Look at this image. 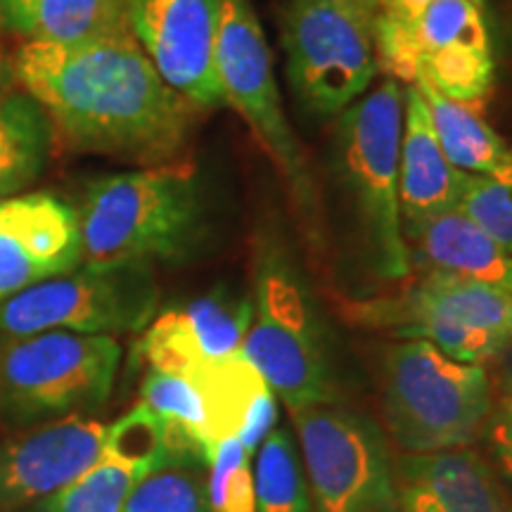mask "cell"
Returning <instances> with one entry per match:
<instances>
[{
    "label": "cell",
    "instance_id": "24",
    "mask_svg": "<svg viewBox=\"0 0 512 512\" xmlns=\"http://www.w3.org/2000/svg\"><path fill=\"white\" fill-rule=\"evenodd\" d=\"M430 110L441 150L458 171L472 176H491L508 164L512 147L498 136L470 105L444 98L427 83H413Z\"/></svg>",
    "mask_w": 512,
    "mask_h": 512
},
{
    "label": "cell",
    "instance_id": "19",
    "mask_svg": "<svg viewBox=\"0 0 512 512\" xmlns=\"http://www.w3.org/2000/svg\"><path fill=\"white\" fill-rule=\"evenodd\" d=\"M200 389L209 420V441L238 437L249 453L259 451L278 418V396L249 358L242 354L216 358L190 375Z\"/></svg>",
    "mask_w": 512,
    "mask_h": 512
},
{
    "label": "cell",
    "instance_id": "17",
    "mask_svg": "<svg viewBox=\"0 0 512 512\" xmlns=\"http://www.w3.org/2000/svg\"><path fill=\"white\" fill-rule=\"evenodd\" d=\"M252 297L214 292L195 302L159 313L138 342L150 370L190 375L204 363L238 354L252 325Z\"/></svg>",
    "mask_w": 512,
    "mask_h": 512
},
{
    "label": "cell",
    "instance_id": "30",
    "mask_svg": "<svg viewBox=\"0 0 512 512\" xmlns=\"http://www.w3.org/2000/svg\"><path fill=\"white\" fill-rule=\"evenodd\" d=\"M486 437H489V448L496 465L512 482V375L505 377L496 399L491 401Z\"/></svg>",
    "mask_w": 512,
    "mask_h": 512
},
{
    "label": "cell",
    "instance_id": "25",
    "mask_svg": "<svg viewBox=\"0 0 512 512\" xmlns=\"http://www.w3.org/2000/svg\"><path fill=\"white\" fill-rule=\"evenodd\" d=\"M256 512H313L304 465L285 430H275L256 451Z\"/></svg>",
    "mask_w": 512,
    "mask_h": 512
},
{
    "label": "cell",
    "instance_id": "22",
    "mask_svg": "<svg viewBox=\"0 0 512 512\" xmlns=\"http://www.w3.org/2000/svg\"><path fill=\"white\" fill-rule=\"evenodd\" d=\"M0 24L27 43L60 46L133 36L126 0H0Z\"/></svg>",
    "mask_w": 512,
    "mask_h": 512
},
{
    "label": "cell",
    "instance_id": "31",
    "mask_svg": "<svg viewBox=\"0 0 512 512\" xmlns=\"http://www.w3.org/2000/svg\"><path fill=\"white\" fill-rule=\"evenodd\" d=\"M8 207H10V197H3V200H0V223L5 221V214H8Z\"/></svg>",
    "mask_w": 512,
    "mask_h": 512
},
{
    "label": "cell",
    "instance_id": "11",
    "mask_svg": "<svg viewBox=\"0 0 512 512\" xmlns=\"http://www.w3.org/2000/svg\"><path fill=\"white\" fill-rule=\"evenodd\" d=\"M292 418L313 512H401L396 467L373 420L335 403Z\"/></svg>",
    "mask_w": 512,
    "mask_h": 512
},
{
    "label": "cell",
    "instance_id": "10",
    "mask_svg": "<svg viewBox=\"0 0 512 512\" xmlns=\"http://www.w3.org/2000/svg\"><path fill=\"white\" fill-rule=\"evenodd\" d=\"M152 266H79L0 302V335L64 330L79 335L143 332L157 316Z\"/></svg>",
    "mask_w": 512,
    "mask_h": 512
},
{
    "label": "cell",
    "instance_id": "32",
    "mask_svg": "<svg viewBox=\"0 0 512 512\" xmlns=\"http://www.w3.org/2000/svg\"><path fill=\"white\" fill-rule=\"evenodd\" d=\"M3 79H5V62H3V55H0V86H3Z\"/></svg>",
    "mask_w": 512,
    "mask_h": 512
},
{
    "label": "cell",
    "instance_id": "29",
    "mask_svg": "<svg viewBox=\"0 0 512 512\" xmlns=\"http://www.w3.org/2000/svg\"><path fill=\"white\" fill-rule=\"evenodd\" d=\"M432 0H382L375 19L377 64L389 79L403 83V60H406L408 36L422 10Z\"/></svg>",
    "mask_w": 512,
    "mask_h": 512
},
{
    "label": "cell",
    "instance_id": "28",
    "mask_svg": "<svg viewBox=\"0 0 512 512\" xmlns=\"http://www.w3.org/2000/svg\"><path fill=\"white\" fill-rule=\"evenodd\" d=\"M252 458L238 437L221 441L209 460V512H256Z\"/></svg>",
    "mask_w": 512,
    "mask_h": 512
},
{
    "label": "cell",
    "instance_id": "12",
    "mask_svg": "<svg viewBox=\"0 0 512 512\" xmlns=\"http://www.w3.org/2000/svg\"><path fill=\"white\" fill-rule=\"evenodd\" d=\"M496 76L484 0H432L408 36L403 86L427 83L460 105H479Z\"/></svg>",
    "mask_w": 512,
    "mask_h": 512
},
{
    "label": "cell",
    "instance_id": "14",
    "mask_svg": "<svg viewBox=\"0 0 512 512\" xmlns=\"http://www.w3.org/2000/svg\"><path fill=\"white\" fill-rule=\"evenodd\" d=\"M107 425L81 415L50 420L0 446V512L43 503L98 463Z\"/></svg>",
    "mask_w": 512,
    "mask_h": 512
},
{
    "label": "cell",
    "instance_id": "27",
    "mask_svg": "<svg viewBox=\"0 0 512 512\" xmlns=\"http://www.w3.org/2000/svg\"><path fill=\"white\" fill-rule=\"evenodd\" d=\"M458 209L467 219L512 254V155L503 169L491 176L465 174Z\"/></svg>",
    "mask_w": 512,
    "mask_h": 512
},
{
    "label": "cell",
    "instance_id": "2",
    "mask_svg": "<svg viewBox=\"0 0 512 512\" xmlns=\"http://www.w3.org/2000/svg\"><path fill=\"white\" fill-rule=\"evenodd\" d=\"M403 91L387 76L339 114L332 136V176L368 271L384 283H401L413 268L399 202Z\"/></svg>",
    "mask_w": 512,
    "mask_h": 512
},
{
    "label": "cell",
    "instance_id": "8",
    "mask_svg": "<svg viewBox=\"0 0 512 512\" xmlns=\"http://www.w3.org/2000/svg\"><path fill=\"white\" fill-rule=\"evenodd\" d=\"M349 316L477 366L512 347V294L451 273L422 271L396 294L354 302Z\"/></svg>",
    "mask_w": 512,
    "mask_h": 512
},
{
    "label": "cell",
    "instance_id": "5",
    "mask_svg": "<svg viewBox=\"0 0 512 512\" xmlns=\"http://www.w3.org/2000/svg\"><path fill=\"white\" fill-rule=\"evenodd\" d=\"M382 0H287V81L313 119H337L373 86L380 64L375 19Z\"/></svg>",
    "mask_w": 512,
    "mask_h": 512
},
{
    "label": "cell",
    "instance_id": "7",
    "mask_svg": "<svg viewBox=\"0 0 512 512\" xmlns=\"http://www.w3.org/2000/svg\"><path fill=\"white\" fill-rule=\"evenodd\" d=\"M252 302L242 354L259 368L275 396L290 413L335 401L316 309L297 268L271 242L256 259Z\"/></svg>",
    "mask_w": 512,
    "mask_h": 512
},
{
    "label": "cell",
    "instance_id": "20",
    "mask_svg": "<svg viewBox=\"0 0 512 512\" xmlns=\"http://www.w3.org/2000/svg\"><path fill=\"white\" fill-rule=\"evenodd\" d=\"M403 93L406 105L399 150V202L406 233L444 211L458 209L465 174L448 162L441 150L422 93L413 83H408Z\"/></svg>",
    "mask_w": 512,
    "mask_h": 512
},
{
    "label": "cell",
    "instance_id": "3",
    "mask_svg": "<svg viewBox=\"0 0 512 512\" xmlns=\"http://www.w3.org/2000/svg\"><path fill=\"white\" fill-rule=\"evenodd\" d=\"M76 216L81 266H152L200 240L202 190L188 166H145L93 181Z\"/></svg>",
    "mask_w": 512,
    "mask_h": 512
},
{
    "label": "cell",
    "instance_id": "6",
    "mask_svg": "<svg viewBox=\"0 0 512 512\" xmlns=\"http://www.w3.org/2000/svg\"><path fill=\"white\" fill-rule=\"evenodd\" d=\"M121 358L110 335L48 330L0 344V418L34 425L98 411Z\"/></svg>",
    "mask_w": 512,
    "mask_h": 512
},
{
    "label": "cell",
    "instance_id": "15",
    "mask_svg": "<svg viewBox=\"0 0 512 512\" xmlns=\"http://www.w3.org/2000/svg\"><path fill=\"white\" fill-rule=\"evenodd\" d=\"M79 266L76 211L46 192L12 195L0 223V302Z\"/></svg>",
    "mask_w": 512,
    "mask_h": 512
},
{
    "label": "cell",
    "instance_id": "21",
    "mask_svg": "<svg viewBox=\"0 0 512 512\" xmlns=\"http://www.w3.org/2000/svg\"><path fill=\"white\" fill-rule=\"evenodd\" d=\"M411 266L451 273L512 294V254L491 240L460 209L444 211L406 230Z\"/></svg>",
    "mask_w": 512,
    "mask_h": 512
},
{
    "label": "cell",
    "instance_id": "26",
    "mask_svg": "<svg viewBox=\"0 0 512 512\" xmlns=\"http://www.w3.org/2000/svg\"><path fill=\"white\" fill-rule=\"evenodd\" d=\"M121 512H209L207 479L197 465L164 467L136 486Z\"/></svg>",
    "mask_w": 512,
    "mask_h": 512
},
{
    "label": "cell",
    "instance_id": "9",
    "mask_svg": "<svg viewBox=\"0 0 512 512\" xmlns=\"http://www.w3.org/2000/svg\"><path fill=\"white\" fill-rule=\"evenodd\" d=\"M216 72L226 105L247 121L273 164L290 185L294 207L318 240V200L302 145L287 124L275 83L271 50L249 0H221V27L216 41Z\"/></svg>",
    "mask_w": 512,
    "mask_h": 512
},
{
    "label": "cell",
    "instance_id": "16",
    "mask_svg": "<svg viewBox=\"0 0 512 512\" xmlns=\"http://www.w3.org/2000/svg\"><path fill=\"white\" fill-rule=\"evenodd\" d=\"M169 465L157 415L138 403L107 427L105 448L93 467L38 503L36 512H121L136 486Z\"/></svg>",
    "mask_w": 512,
    "mask_h": 512
},
{
    "label": "cell",
    "instance_id": "1",
    "mask_svg": "<svg viewBox=\"0 0 512 512\" xmlns=\"http://www.w3.org/2000/svg\"><path fill=\"white\" fill-rule=\"evenodd\" d=\"M15 76L55 136L79 152L162 166L190 138L197 107L159 76L133 36L79 46L24 43Z\"/></svg>",
    "mask_w": 512,
    "mask_h": 512
},
{
    "label": "cell",
    "instance_id": "4",
    "mask_svg": "<svg viewBox=\"0 0 512 512\" xmlns=\"http://www.w3.org/2000/svg\"><path fill=\"white\" fill-rule=\"evenodd\" d=\"M489 375L420 339L392 344L382 358V411L389 434L408 453L467 448L491 413Z\"/></svg>",
    "mask_w": 512,
    "mask_h": 512
},
{
    "label": "cell",
    "instance_id": "13",
    "mask_svg": "<svg viewBox=\"0 0 512 512\" xmlns=\"http://www.w3.org/2000/svg\"><path fill=\"white\" fill-rule=\"evenodd\" d=\"M131 34L159 76L197 110L226 105L216 72L221 0H126Z\"/></svg>",
    "mask_w": 512,
    "mask_h": 512
},
{
    "label": "cell",
    "instance_id": "23",
    "mask_svg": "<svg viewBox=\"0 0 512 512\" xmlns=\"http://www.w3.org/2000/svg\"><path fill=\"white\" fill-rule=\"evenodd\" d=\"M53 143L55 128L29 93H0V200L43 174Z\"/></svg>",
    "mask_w": 512,
    "mask_h": 512
},
{
    "label": "cell",
    "instance_id": "18",
    "mask_svg": "<svg viewBox=\"0 0 512 512\" xmlns=\"http://www.w3.org/2000/svg\"><path fill=\"white\" fill-rule=\"evenodd\" d=\"M396 479L401 512H512L494 470L470 448L408 453Z\"/></svg>",
    "mask_w": 512,
    "mask_h": 512
}]
</instances>
